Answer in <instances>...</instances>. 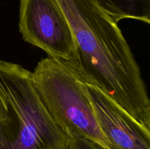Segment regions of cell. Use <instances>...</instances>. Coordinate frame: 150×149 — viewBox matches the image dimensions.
Returning a JSON list of instances; mask_svg holds the SVG:
<instances>
[{"mask_svg": "<svg viewBox=\"0 0 150 149\" xmlns=\"http://www.w3.org/2000/svg\"><path fill=\"white\" fill-rule=\"evenodd\" d=\"M32 73L41 100L67 137H83L112 149L98 125L85 83L70 69L48 57Z\"/></svg>", "mask_w": 150, "mask_h": 149, "instance_id": "3", "label": "cell"}, {"mask_svg": "<svg viewBox=\"0 0 150 149\" xmlns=\"http://www.w3.org/2000/svg\"><path fill=\"white\" fill-rule=\"evenodd\" d=\"M118 23L123 19H134L150 23V0H92Z\"/></svg>", "mask_w": 150, "mask_h": 149, "instance_id": "6", "label": "cell"}, {"mask_svg": "<svg viewBox=\"0 0 150 149\" xmlns=\"http://www.w3.org/2000/svg\"><path fill=\"white\" fill-rule=\"evenodd\" d=\"M56 1L70 24L76 43L72 59L62 64L150 130L146 85L118 23L92 0Z\"/></svg>", "mask_w": 150, "mask_h": 149, "instance_id": "1", "label": "cell"}, {"mask_svg": "<svg viewBox=\"0 0 150 149\" xmlns=\"http://www.w3.org/2000/svg\"><path fill=\"white\" fill-rule=\"evenodd\" d=\"M67 149H109L100 143L83 137L73 136L68 137Z\"/></svg>", "mask_w": 150, "mask_h": 149, "instance_id": "7", "label": "cell"}, {"mask_svg": "<svg viewBox=\"0 0 150 149\" xmlns=\"http://www.w3.org/2000/svg\"><path fill=\"white\" fill-rule=\"evenodd\" d=\"M85 86L100 129L112 149H150V130L99 89L87 83Z\"/></svg>", "mask_w": 150, "mask_h": 149, "instance_id": "5", "label": "cell"}, {"mask_svg": "<svg viewBox=\"0 0 150 149\" xmlns=\"http://www.w3.org/2000/svg\"><path fill=\"white\" fill-rule=\"evenodd\" d=\"M19 32L24 41L62 63L72 59L76 43L70 24L56 0H20Z\"/></svg>", "mask_w": 150, "mask_h": 149, "instance_id": "4", "label": "cell"}, {"mask_svg": "<svg viewBox=\"0 0 150 149\" xmlns=\"http://www.w3.org/2000/svg\"><path fill=\"white\" fill-rule=\"evenodd\" d=\"M67 143L37 92L32 72L0 60V149H67Z\"/></svg>", "mask_w": 150, "mask_h": 149, "instance_id": "2", "label": "cell"}]
</instances>
